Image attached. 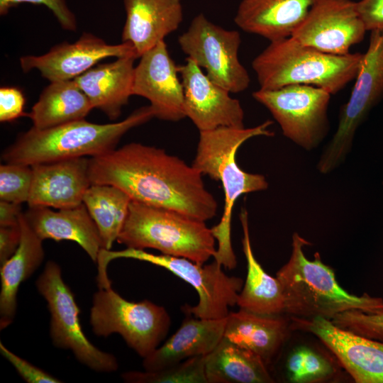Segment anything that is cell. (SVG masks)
<instances>
[{
	"label": "cell",
	"mask_w": 383,
	"mask_h": 383,
	"mask_svg": "<svg viewBox=\"0 0 383 383\" xmlns=\"http://www.w3.org/2000/svg\"><path fill=\"white\" fill-rule=\"evenodd\" d=\"M202 175L163 149L139 143L89 157L91 184L113 185L133 201L206 221L216 216L218 204Z\"/></svg>",
	"instance_id": "obj_1"
},
{
	"label": "cell",
	"mask_w": 383,
	"mask_h": 383,
	"mask_svg": "<svg viewBox=\"0 0 383 383\" xmlns=\"http://www.w3.org/2000/svg\"><path fill=\"white\" fill-rule=\"evenodd\" d=\"M272 121L267 120L252 128L221 127L200 131L196 153L192 165L202 174L219 181L225 203L220 222L211 231L218 241L214 260L226 268L237 265L231 238V218L235 203L243 194L265 190L268 182L265 176L243 170L236 162L238 148L248 140L256 136H273L268 129Z\"/></svg>",
	"instance_id": "obj_2"
},
{
	"label": "cell",
	"mask_w": 383,
	"mask_h": 383,
	"mask_svg": "<svg viewBox=\"0 0 383 383\" xmlns=\"http://www.w3.org/2000/svg\"><path fill=\"white\" fill-rule=\"evenodd\" d=\"M311 243L297 233L292 235V253L288 262L277 272L284 296V313L292 317L332 320L345 311L357 309L366 313L383 311V299L368 294H349L338 283L335 272L324 264L318 252L313 260L303 248Z\"/></svg>",
	"instance_id": "obj_3"
},
{
	"label": "cell",
	"mask_w": 383,
	"mask_h": 383,
	"mask_svg": "<svg viewBox=\"0 0 383 383\" xmlns=\"http://www.w3.org/2000/svg\"><path fill=\"white\" fill-rule=\"evenodd\" d=\"M154 117L149 105L116 123L99 124L82 119L47 129L33 126L3 151L1 159L4 162L32 166L101 155L115 150L128 131Z\"/></svg>",
	"instance_id": "obj_4"
},
{
	"label": "cell",
	"mask_w": 383,
	"mask_h": 383,
	"mask_svg": "<svg viewBox=\"0 0 383 383\" xmlns=\"http://www.w3.org/2000/svg\"><path fill=\"white\" fill-rule=\"evenodd\" d=\"M363 53L337 55L304 45L292 36L270 43L252 62L260 89L293 84L321 88L331 95L355 79Z\"/></svg>",
	"instance_id": "obj_5"
},
{
	"label": "cell",
	"mask_w": 383,
	"mask_h": 383,
	"mask_svg": "<svg viewBox=\"0 0 383 383\" xmlns=\"http://www.w3.org/2000/svg\"><path fill=\"white\" fill-rule=\"evenodd\" d=\"M116 241L129 248H152L201 265L216 252V238L205 221L133 200Z\"/></svg>",
	"instance_id": "obj_6"
},
{
	"label": "cell",
	"mask_w": 383,
	"mask_h": 383,
	"mask_svg": "<svg viewBox=\"0 0 383 383\" xmlns=\"http://www.w3.org/2000/svg\"><path fill=\"white\" fill-rule=\"evenodd\" d=\"M117 258H131L150 262L163 267L192 285L197 292L199 302L194 306L184 305L183 312L201 318H223L229 313V307L237 304L244 281L238 277L226 274L221 265L216 260L206 265L180 257L154 255L141 249L129 248L113 251L101 248L97 258L99 282L109 281L108 264Z\"/></svg>",
	"instance_id": "obj_7"
},
{
	"label": "cell",
	"mask_w": 383,
	"mask_h": 383,
	"mask_svg": "<svg viewBox=\"0 0 383 383\" xmlns=\"http://www.w3.org/2000/svg\"><path fill=\"white\" fill-rule=\"evenodd\" d=\"M90 324L97 336L121 335L128 346L145 358L165 339L171 319L163 306L146 299L129 301L111 287L99 288L94 294Z\"/></svg>",
	"instance_id": "obj_8"
},
{
	"label": "cell",
	"mask_w": 383,
	"mask_h": 383,
	"mask_svg": "<svg viewBox=\"0 0 383 383\" xmlns=\"http://www.w3.org/2000/svg\"><path fill=\"white\" fill-rule=\"evenodd\" d=\"M370 32L350 98L340 109L336 131L317 162V170L323 174L332 172L345 162L357 129L383 98V29Z\"/></svg>",
	"instance_id": "obj_9"
},
{
	"label": "cell",
	"mask_w": 383,
	"mask_h": 383,
	"mask_svg": "<svg viewBox=\"0 0 383 383\" xmlns=\"http://www.w3.org/2000/svg\"><path fill=\"white\" fill-rule=\"evenodd\" d=\"M35 286L45 299L50 313V335L53 345L70 350L80 363L94 371L117 370L118 364L116 357L97 348L84 333L74 294L64 282L59 265L48 261Z\"/></svg>",
	"instance_id": "obj_10"
},
{
	"label": "cell",
	"mask_w": 383,
	"mask_h": 383,
	"mask_svg": "<svg viewBox=\"0 0 383 383\" xmlns=\"http://www.w3.org/2000/svg\"><path fill=\"white\" fill-rule=\"evenodd\" d=\"M279 125L283 135L306 150L317 148L330 130L331 94L311 85L293 84L252 92Z\"/></svg>",
	"instance_id": "obj_11"
},
{
	"label": "cell",
	"mask_w": 383,
	"mask_h": 383,
	"mask_svg": "<svg viewBox=\"0 0 383 383\" xmlns=\"http://www.w3.org/2000/svg\"><path fill=\"white\" fill-rule=\"evenodd\" d=\"M178 43L187 57L204 68L215 84L230 93L248 88L250 75L238 57L241 43L238 31L224 29L199 13L179 36Z\"/></svg>",
	"instance_id": "obj_12"
},
{
	"label": "cell",
	"mask_w": 383,
	"mask_h": 383,
	"mask_svg": "<svg viewBox=\"0 0 383 383\" xmlns=\"http://www.w3.org/2000/svg\"><path fill=\"white\" fill-rule=\"evenodd\" d=\"M366 28L352 0H318L292 37L321 52L344 55L365 38Z\"/></svg>",
	"instance_id": "obj_13"
},
{
	"label": "cell",
	"mask_w": 383,
	"mask_h": 383,
	"mask_svg": "<svg viewBox=\"0 0 383 383\" xmlns=\"http://www.w3.org/2000/svg\"><path fill=\"white\" fill-rule=\"evenodd\" d=\"M127 56L138 58L131 43L110 45L85 32L77 41L57 44L42 55L21 57L20 65L24 72L38 70L43 77L51 82L74 79L105 58Z\"/></svg>",
	"instance_id": "obj_14"
},
{
	"label": "cell",
	"mask_w": 383,
	"mask_h": 383,
	"mask_svg": "<svg viewBox=\"0 0 383 383\" xmlns=\"http://www.w3.org/2000/svg\"><path fill=\"white\" fill-rule=\"evenodd\" d=\"M178 71L184 89L185 116L199 132L221 127H245L240 101L211 81L195 62L187 57L178 65Z\"/></svg>",
	"instance_id": "obj_15"
},
{
	"label": "cell",
	"mask_w": 383,
	"mask_h": 383,
	"mask_svg": "<svg viewBox=\"0 0 383 383\" xmlns=\"http://www.w3.org/2000/svg\"><path fill=\"white\" fill-rule=\"evenodd\" d=\"M292 318V325L318 337L355 382L383 383V342L340 328L322 317Z\"/></svg>",
	"instance_id": "obj_16"
},
{
	"label": "cell",
	"mask_w": 383,
	"mask_h": 383,
	"mask_svg": "<svg viewBox=\"0 0 383 383\" xmlns=\"http://www.w3.org/2000/svg\"><path fill=\"white\" fill-rule=\"evenodd\" d=\"M165 40L145 52L135 67L133 95L150 101L154 116L179 121L185 118L184 89Z\"/></svg>",
	"instance_id": "obj_17"
},
{
	"label": "cell",
	"mask_w": 383,
	"mask_h": 383,
	"mask_svg": "<svg viewBox=\"0 0 383 383\" xmlns=\"http://www.w3.org/2000/svg\"><path fill=\"white\" fill-rule=\"evenodd\" d=\"M89 163V157H82L32 165L28 206L61 209L82 204L91 184Z\"/></svg>",
	"instance_id": "obj_18"
},
{
	"label": "cell",
	"mask_w": 383,
	"mask_h": 383,
	"mask_svg": "<svg viewBox=\"0 0 383 383\" xmlns=\"http://www.w3.org/2000/svg\"><path fill=\"white\" fill-rule=\"evenodd\" d=\"M126 21L121 40L131 43L140 57L183 20L182 0H123Z\"/></svg>",
	"instance_id": "obj_19"
},
{
	"label": "cell",
	"mask_w": 383,
	"mask_h": 383,
	"mask_svg": "<svg viewBox=\"0 0 383 383\" xmlns=\"http://www.w3.org/2000/svg\"><path fill=\"white\" fill-rule=\"evenodd\" d=\"M23 214L41 240L74 241L96 262L102 243L98 228L83 203L57 211L45 206L29 207Z\"/></svg>",
	"instance_id": "obj_20"
},
{
	"label": "cell",
	"mask_w": 383,
	"mask_h": 383,
	"mask_svg": "<svg viewBox=\"0 0 383 383\" xmlns=\"http://www.w3.org/2000/svg\"><path fill=\"white\" fill-rule=\"evenodd\" d=\"M178 330L160 347L143 358L145 370H159L190 357L206 355L223 338L226 317L201 318L188 312Z\"/></svg>",
	"instance_id": "obj_21"
},
{
	"label": "cell",
	"mask_w": 383,
	"mask_h": 383,
	"mask_svg": "<svg viewBox=\"0 0 383 383\" xmlns=\"http://www.w3.org/2000/svg\"><path fill=\"white\" fill-rule=\"evenodd\" d=\"M318 0H241L234 22L270 42L292 36Z\"/></svg>",
	"instance_id": "obj_22"
},
{
	"label": "cell",
	"mask_w": 383,
	"mask_h": 383,
	"mask_svg": "<svg viewBox=\"0 0 383 383\" xmlns=\"http://www.w3.org/2000/svg\"><path fill=\"white\" fill-rule=\"evenodd\" d=\"M134 56L96 65L74 80L89 98L93 108L114 121L133 95Z\"/></svg>",
	"instance_id": "obj_23"
},
{
	"label": "cell",
	"mask_w": 383,
	"mask_h": 383,
	"mask_svg": "<svg viewBox=\"0 0 383 383\" xmlns=\"http://www.w3.org/2000/svg\"><path fill=\"white\" fill-rule=\"evenodd\" d=\"M289 331L280 315H262L240 309L226 316L223 337L257 355L269 367L279 355Z\"/></svg>",
	"instance_id": "obj_24"
},
{
	"label": "cell",
	"mask_w": 383,
	"mask_h": 383,
	"mask_svg": "<svg viewBox=\"0 0 383 383\" xmlns=\"http://www.w3.org/2000/svg\"><path fill=\"white\" fill-rule=\"evenodd\" d=\"M21 240L13 255L1 265L0 329L12 323L21 284L41 265L45 252L41 240L27 223L23 212L19 216Z\"/></svg>",
	"instance_id": "obj_25"
},
{
	"label": "cell",
	"mask_w": 383,
	"mask_h": 383,
	"mask_svg": "<svg viewBox=\"0 0 383 383\" xmlns=\"http://www.w3.org/2000/svg\"><path fill=\"white\" fill-rule=\"evenodd\" d=\"M243 250L247 262V276L236 305L240 309L262 315L284 313V296L277 277L269 275L256 260L252 252L248 225V215L241 210Z\"/></svg>",
	"instance_id": "obj_26"
},
{
	"label": "cell",
	"mask_w": 383,
	"mask_h": 383,
	"mask_svg": "<svg viewBox=\"0 0 383 383\" xmlns=\"http://www.w3.org/2000/svg\"><path fill=\"white\" fill-rule=\"evenodd\" d=\"M208 383H271L274 379L253 352L223 338L205 360Z\"/></svg>",
	"instance_id": "obj_27"
},
{
	"label": "cell",
	"mask_w": 383,
	"mask_h": 383,
	"mask_svg": "<svg viewBox=\"0 0 383 383\" xmlns=\"http://www.w3.org/2000/svg\"><path fill=\"white\" fill-rule=\"evenodd\" d=\"M94 109L74 79L51 82L27 116L33 127L47 129L84 119Z\"/></svg>",
	"instance_id": "obj_28"
},
{
	"label": "cell",
	"mask_w": 383,
	"mask_h": 383,
	"mask_svg": "<svg viewBox=\"0 0 383 383\" xmlns=\"http://www.w3.org/2000/svg\"><path fill=\"white\" fill-rule=\"evenodd\" d=\"M132 199L121 189L110 184H91L83 197L102 243V248L111 250L127 219Z\"/></svg>",
	"instance_id": "obj_29"
},
{
	"label": "cell",
	"mask_w": 383,
	"mask_h": 383,
	"mask_svg": "<svg viewBox=\"0 0 383 383\" xmlns=\"http://www.w3.org/2000/svg\"><path fill=\"white\" fill-rule=\"evenodd\" d=\"M206 355L190 357L155 371H128L121 374L132 383H208L205 372Z\"/></svg>",
	"instance_id": "obj_30"
},
{
	"label": "cell",
	"mask_w": 383,
	"mask_h": 383,
	"mask_svg": "<svg viewBox=\"0 0 383 383\" xmlns=\"http://www.w3.org/2000/svg\"><path fill=\"white\" fill-rule=\"evenodd\" d=\"M287 377L294 383L316 382L332 375V364L321 354L302 346L292 351L285 363Z\"/></svg>",
	"instance_id": "obj_31"
},
{
	"label": "cell",
	"mask_w": 383,
	"mask_h": 383,
	"mask_svg": "<svg viewBox=\"0 0 383 383\" xmlns=\"http://www.w3.org/2000/svg\"><path fill=\"white\" fill-rule=\"evenodd\" d=\"M30 165L4 162L0 165V199L22 204L28 202L32 184Z\"/></svg>",
	"instance_id": "obj_32"
},
{
	"label": "cell",
	"mask_w": 383,
	"mask_h": 383,
	"mask_svg": "<svg viewBox=\"0 0 383 383\" xmlns=\"http://www.w3.org/2000/svg\"><path fill=\"white\" fill-rule=\"evenodd\" d=\"M331 321L340 328L383 342V311L366 313L357 309L348 310L337 314Z\"/></svg>",
	"instance_id": "obj_33"
},
{
	"label": "cell",
	"mask_w": 383,
	"mask_h": 383,
	"mask_svg": "<svg viewBox=\"0 0 383 383\" xmlns=\"http://www.w3.org/2000/svg\"><path fill=\"white\" fill-rule=\"evenodd\" d=\"M24 3L48 7L64 30L75 31L77 28L76 16L69 8L66 0H0V15L5 16L12 7Z\"/></svg>",
	"instance_id": "obj_34"
},
{
	"label": "cell",
	"mask_w": 383,
	"mask_h": 383,
	"mask_svg": "<svg viewBox=\"0 0 383 383\" xmlns=\"http://www.w3.org/2000/svg\"><path fill=\"white\" fill-rule=\"evenodd\" d=\"M0 353L16 369L18 374L28 383H59L61 380L32 365L9 350L0 342Z\"/></svg>",
	"instance_id": "obj_35"
},
{
	"label": "cell",
	"mask_w": 383,
	"mask_h": 383,
	"mask_svg": "<svg viewBox=\"0 0 383 383\" xmlns=\"http://www.w3.org/2000/svg\"><path fill=\"white\" fill-rule=\"evenodd\" d=\"M26 99L16 87H3L0 89V121L11 122L26 116L23 112Z\"/></svg>",
	"instance_id": "obj_36"
},
{
	"label": "cell",
	"mask_w": 383,
	"mask_h": 383,
	"mask_svg": "<svg viewBox=\"0 0 383 383\" xmlns=\"http://www.w3.org/2000/svg\"><path fill=\"white\" fill-rule=\"evenodd\" d=\"M355 6L367 31L383 29V0H360Z\"/></svg>",
	"instance_id": "obj_37"
},
{
	"label": "cell",
	"mask_w": 383,
	"mask_h": 383,
	"mask_svg": "<svg viewBox=\"0 0 383 383\" xmlns=\"http://www.w3.org/2000/svg\"><path fill=\"white\" fill-rule=\"evenodd\" d=\"M21 240L19 223L12 226H0V263L3 264L17 250Z\"/></svg>",
	"instance_id": "obj_38"
},
{
	"label": "cell",
	"mask_w": 383,
	"mask_h": 383,
	"mask_svg": "<svg viewBox=\"0 0 383 383\" xmlns=\"http://www.w3.org/2000/svg\"><path fill=\"white\" fill-rule=\"evenodd\" d=\"M22 213L21 204L0 201V226H12L19 223V216Z\"/></svg>",
	"instance_id": "obj_39"
},
{
	"label": "cell",
	"mask_w": 383,
	"mask_h": 383,
	"mask_svg": "<svg viewBox=\"0 0 383 383\" xmlns=\"http://www.w3.org/2000/svg\"><path fill=\"white\" fill-rule=\"evenodd\" d=\"M382 184H383V182H382Z\"/></svg>",
	"instance_id": "obj_40"
}]
</instances>
